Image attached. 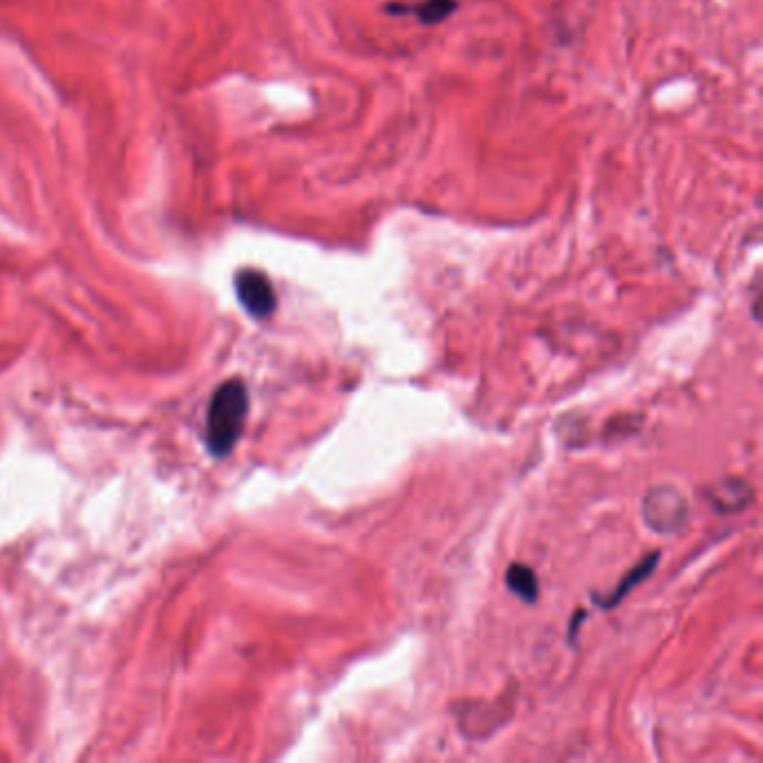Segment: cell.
Segmentation results:
<instances>
[{
	"instance_id": "obj_1",
	"label": "cell",
	"mask_w": 763,
	"mask_h": 763,
	"mask_svg": "<svg viewBox=\"0 0 763 763\" xmlns=\"http://www.w3.org/2000/svg\"><path fill=\"white\" fill-rule=\"evenodd\" d=\"M249 417V392L240 379H231L215 390L206 414V446L211 455L226 457L238 444Z\"/></svg>"
},
{
	"instance_id": "obj_2",
	"label": "cell",
	"mask_w": 763,
	"mask_h": 763,
	"mask_svg": "<svg viewBox=\"0 0 763 763\" xmlns=\"http://www.w3.org/2000/svg\"><path fill=\"white\" fill-rule=\"evenodd\" d=\"M643 515L649 529L656 533H674L687 522V504L683 495L670 486H658L649 491L643 502Z\"/></svg>"
},
{
	"instance_id": "obj_3",
	"label": "cell",
	"mask_w": 763,
	"mask_h": 763,
	"mask_svg": "<svg viewBox=\"0 0 763 763\" xmlns=\"http://www.w3.org/2000/svg\"><path fill=\"white\" fill-rule=\"evenodd\" d=\"M235 294L253 318H269L276 312V291H273L271 280L258 269H242L235 273Z\"/></svg>"
},
{
	"instance_id": "obj_4",
	"label": "cell",
	"mask_w": 763,
	"mask_h": 763,
	"mask_svg": "<svg viewBox=\"0 0 763 763\" xmlns=\"http://www.w3.org/2000/svg\"><path fill=\"white\" fill-rule=\"evenodd\" d=\"M658 560H661V553L647 555L643 562H638L636 567L627 573V578L618 584L616 591L611 593V596L605 602H598V605H602V607H616V605H620V600H623L629 591H634L640 582L652 576Z\"/></svg>"
},
{
	"instance_id": "obj_5",
	"label": "cell",
	"mask_w": 763,
	"mask_h": 763,
	"mask_svg": "<svg viewBox=\"0 0 763 763\" xmlns=\"http://www.w3.org/2000/svg\"><path fill=\"white\" fill-rule=\"evenodd\" d=\"M506 584L515 596H520L524 602H535L540 596V582L535 571L526 564H511L506 571Z\"/></svg>"
},
{
	"instance_id": "obj_6",
	"label": "cell",
	"mask_w": 763,
	"mask_h": 763,
	"mask_svg": "<svg viewBox=\"0 0 763 763\" xmlns=\"http://www.w3.org/2000/svg\"><path fill=\"white\" fill-rule=\"evenodd\" d=\"M457 9V0H421L412 9H403V12H412L419 18V23L435 25L446 21V18Z\"/></svg>"
}]
</instances>
